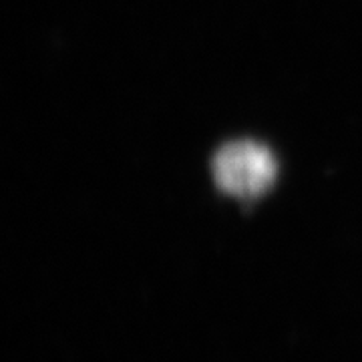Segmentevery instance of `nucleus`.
<instances>
[{"mask_svg": "<svg viewBox=\"0 0 362 362\" xmlns=\"http://www.w3.org/2000/svg\"><path fill=\"white\" fill-rule=\"evenodd\" d=\"M211 171L218 187L226 194L254 197L274 183L278 165L268 147L254 141H233L216 153Z\"/></svg>", "mask_w": 362, "mask_h": 362, "instance_id": "1", "label": "nucleus"}]
</instances>
